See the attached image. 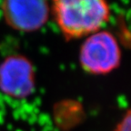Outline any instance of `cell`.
<instances>
[{
	"label": "cell",
	"mask_w": 131,
	"mask_h": 131,
	"mask_svg": "<svg viewBox=\"0 0 131 131\" xmlns=\"http://www.w3.org/2000/svg\"><path fill=\"white\" fill-rule=\"evenodd\" d=\"M51 12L66 40L86 37L109 21L110 5L104 0H56Z\"/></svg>",
	"instance_id": "cell-1"
},
{
	"label": "cell",
	"mask_w": 131,
	"mask_h": 131,
	"mask_svg": "<svg viewBox=\"0 0 131 131\" xmlns=\"http://www.w3.org/2000/svg\"><path fill=\"white\" fill-rule=\"evenodd\" d=\"M35 88V68L27 57L11 55L0 63V91L3 94L24 99L34 92Z\"/></svg>",
	"instance_id": "cell-3"
},
{
	"label": "cell",
	"mask_w": 131,
	"mask_h": 131,
	"mask_svg": "<svg viewBox=\"0 0 131 131\" xmlns=\"http://www.w3.org/2000/svg\"><path fill=\"white\" fill-rule=\"evenodd\" d=\"M114 131H131V108L127 110L123 115Z\"/></svg>",
	"instance_id": "cell-5"
},
{
	"label": "cell",
	"mask_w": 131,
	"mask_h": 131,
	"mask_svg": "<svg viewBox=\"0 0 131 131\" xmlns=\"http://www.w3.org/2000/svg\"><path fill=\"white\" fill-rule=\"evenodd\" d=\"M79 64L85 72L95 76L107 75L120 66V46L114 34L99 30L85 38L79 49Z\"/></svg>",
	"instance_id": "cell-2"
},
{
	"label": "cell",
	"mask_w": 131,
	"mask_h": 131,
	"mask_svg": "<svg viewBox=\"0 0 131 131\" xmlns=\"http://www.w3.org/2000/svg\"><path fill=\"white\" fill-rule=\"evenodd\" d=\"M1 10L8 27L28 33L39 30L47 24L51 7L42 0H8L1 4Z\"/></svg>",
	"instance_id": "cell-4"
}]
</instances>
